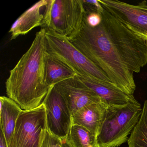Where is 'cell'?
I'll list each match as a JSON object with an SVG mask.
<instances>
[{"label": "cell", "mask_w": 147, "mask_h": 147, "mask_svg": "<svg viewBox=\"0 0 147 147\" xmlns=\"http://www.w3.org/2000/svg\"><path fill=\"white\" fill-rule=\"evenodd\" d=\"M100 14L101 23L94 27L88 24L85 15L81 28L69 41L119 89L133 95L134 73L147 64V40L105 8Z\"/></svg>", "instance_id": "obj_1"}, {"label": "cell", "mask_w": 147, "mask_h": 147, "mask_svg": "<svg viewBox=\"0 0 147 147\" xmlns=\"http://www.w3.org/2000/svg\"><path fill=\"white\" fill-rule=\"evenodd\" d=\"M45 31L42 28L36 33L30 47L10 71L6 81L7 96L24 111L40 106L50 88L45 80Z\"/></svg>", "instance_id": "obj_2"}, {"label": "cell", "mask_w": 147, "mask_h": 147, "mask_svg": "<svg viewBox=\"0 0 147 147\" xmlns=\"http://www.w3.org/2000/svg\"><path fill=\"white\" fill-rule=\"evenodd\" d=\"M45 36L47 53L72 69L78 77L118 88L67 38L46 29Z\"/></svg>", "instance_id": "obj_3"}, {"label": "cell", "mask_w": 147, "mask_h": 147, "mask_svg": "<svg viewBox=\"0 0 147 147\" xmlns=\"http://www.w3.org/2000/svg\"><path fill=\"white\" fill-rule=\"evenodd\" d=\"M142 111L136 100L124 105L108 106L97 136L99 147H118L128 142Z\"/></svg>", "instance_id": "obj_4"}, {"label": "cell", "mask_w": 147, "mask_h": 147, "mask_svg": "<svg viewBox=\"0 0 147 147\" xmlns=\"http://www.w3.org/2000/svg\"><path fill=\"white\" fill-rule=\"evenodd\" d=\"M86 12L82 0H47L42 27L70 40L81 28Z\"/></svg>", "instance_id": "obj_5"}, {"label": "cell", "mask_w": 147, "mask_h": 147, "mask_svg": "<svg viewBox=\"0 0 147 147\" xmlns=\"http://www.w3.org/2000/svg\"><path fill=\"white\" fill-rule=\"evenodd\" d=\"M46 130L43 104L33 110H23L7 147H41Z\"/></svg>", "instance_id": "obj_6"}, {"label": "cell", "mask_w": 147, "mask_h": 147, "mask_svg": "<svg viewBox=\"0 0 147 147\" xmlns=\"http://www.w3.org/2000/svg\"><path fill=\"white\" fill-rule=\"evenodd\" d=\"M42 104L46 111L47 130L65 141L72 124V115L64 99L54 86L50 88Z\"/></svg>", "instance_id": "obj_7"}, {"label": "cell", "mask_w": 147, "mask_h": 147, "mask_svg": "<svg viewBox=\"0 0 147 147\" xmlns=\"http://www.w3.org/2000/svg\"><path fill=\"white\" fill-rule=\"evenodd\" d=\"M103 7L141 37L147 32V2L131 5L117 0H98ZM142 38V37H141Z\"/></svg>", "instance_id": "obj_8"}, {"label": "cell", "mask_w": 147, "mask_h": 147, "mask_svg": "<svg viewBox=\"0 0 147 147\" xmlns=\"http://www.w3.org/2000/svg\"><path fill=\"white\" fill-rule=\"evenodd\" d=\"M54 87L64 99L72 116L85 107L103 101L77 76L61 82Z\"/></svg>", "instance_id": "obj_9"}, {"label": "cell", "mask_w": 147, "mask_h": 147, "mask_svg": "<svg viewBox=\"0 0 147 147\" xmlns=\"http://www.w3.org/2000/svg\"><path fill=\"white\" fill-rule=\"evenodd\" d=\"M47 0H41L26 10L13 24L9 32L11 39L25 35L32 29L42 25L44 13Z\"/></svg>", "instance_id": "obj_10"}, {"label": "cell", "mask_w": 147, "mask_h": 147, "mask_svg": "<svg viewBox=\"0 0 147 147\" xmlns=\"http://www.w3.org/2000/svg\"><path fill=\"white\" fill-rule=\"evenodd\" d=\"M108 107L103 101L85 107L72 116V124L85 127L97 136Z\"/></svg>", "instance_id": "obj_11"}, {"label": "cell", "mask_w": 147, "mask_h": 147, "mask_svg": "<svg viewBox=\"0 0 147 147\" xmlns=\"http://www.w3.org/2000/svg\"><path fill=\"white\" fill-rule=\"evenodd\" d=\"M79 78L83 83L99 96L108 106L124 105L136 100L134 95L128 94L117 88Z\"/></svg>", "instance_id": "obj_12"}, {"label": "cell", "mask_w": 147, "mask_h": 147, "mask_svg": "<svg viewBox=\"0 0 147 147\" xmlns=\"http://www.w3.org/2000/svg\"><path fill=\"white\" fill-rule=\"evenodd\" d=\"M0 126L7 145L16 127L20 115L23 110L14 100L5 96L0 97Z\"/></svg>", "instance_id": "obj_13"}, {"label": "cell", "mask_w": 147, "mask_h": 147, "mask_svg": "<svg viewBox=\"0 0 147 147\" xmlns=\"http://www.w3.org/2000/svg\"><path fill=\"white\" fill-rule=\"evenodd\" d=\"M77 76L74 71L47 53L45 65V80L50 88Z\"/></svg>", "instance_id": "obj_14"}, {"label": "cell", "mask_w": 147, "mask_h": 147, "mask_svg": "<svg viewBox=\"0 0 147 147\" xmlns=\"http://www.w3.org/2000/svg\"><path fill=\"white\" fill-rule=\"evenodd\" d=\"M66 141L71 147H99L96 135L74 124L71 125Z\"/></svg>", "instance_id": "obj_15"}, {"label": "cell", "mask_w": 147, "mask_h": 147, "mask_svg": "<svg viewBox=\"0 0 147 147\" xmlns=\"http://www.w3.org/2000/svg\"><path fill=\"white\" fill-rule=\"evenodd\" d=\"M129 147H147V100L144 101L142 114L128 140Z\"/></svg>", "instance_id": "obj_16"}, {"label": "cell", "mask_w": 147, "mask_h": 147, "mask_svg": "<svg viewBox=\"0 0 147 147\" xmlns=\"http://www.w3.org/2000/svg\"><path fill=\"white\" fill-rule=\"evenodd\" d=\"M63 142L60 138L52 135L46 130L41 147H61Z\"/></svg>", "instance_id": "obj_17"}, {"label": "cell", "mask_w": 147, "mask_h": 147, "mask_svg": "<svg viewBox=\"0 0 147 147\" xmlns=\"http://www.w3.org/2000/svg\"><path fill=\"white\" fill-rule=\"evenodd\" d=\"M86 11L98 13L100 14L104 11V7L98 0H82Z\"/></svg>", "instance_id": "obj_18"}, {"label": "cell", "mask_w": 147, "mask_h": 147, "mask_svg": "<svg viewBox=\"0 0 147 147\" xmlns=\"http://www.w3.org/2000/svg\"><path fill=\"white\" fill-rule=\"evenodd\" d=\"M85 18L88 24L91 27H94L98 26L101 22L100 14L94 12H89L86 11Z\"/></svg>", "instance_id": "obj_19"}, {"label": "cell", "mask_w": 147, "mask_h": 147, "mask_svg": "<svg viewBox=\"0 0 147 147\" xmlns=\"http://www.w3.org/2000/svg\"><path fill=\"white\" fill-rule=\"evenodd\" d=\"M0 147H7L6 140L3 132L1 130L0 133Z\"/></svg>", "instance_id": "obj_20"}, {"label": "cell", "mask_w": 147, "mask_h": 147, "mask_svg": "<svg viewBox=\"0 0 147 147\" xmlns=\"http://www.w3.org/2000/svg\"><path fill=\"white\" fill-rule=\"evenodd\" d=\"M61 147H71L70 146H69V144L67 143V142H66V140L64 141H63V144L62 146Z\"/></svg>", "instance_id": "obj_21"}, {"label": "cell", "mask_w": 147, "mask_h": 147, "mask_svg": "<svg viewBox=\"0 0 147 147\" xmlns=\"http://www.w3.org/2000/svg\"><path fill=\"white\" fill-rule=\"evenodd\" d=\"M141 37L143 38L144 40H147V32H145V33L142 35V36H141Z\"/></svg>", "instance_id": "obj_22"}]
</instances>
